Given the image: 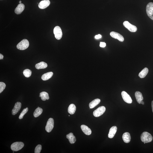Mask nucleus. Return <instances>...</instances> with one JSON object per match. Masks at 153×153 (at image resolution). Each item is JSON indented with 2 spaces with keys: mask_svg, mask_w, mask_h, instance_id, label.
I'll use <instances>...</instances> for the list:
<instances>
[{
  "mask_svg": "<svg viewBox=\"0 0 153 153\" xmlns=\"http://www.w3.org/2000/svg\"><path fill=\"white\" fill-rule=\"evenodd\" d=\"M140 138L142 142L144 143H148L152 141L153 137L149 133L145 132L142 134Z\"/></svg>",
  "mask_w": 153,
  "mask_h": 153,
  "instance_id": "f257e3e1",
  "label": "nucleus"
},
{
  "mask_svg": "<svg viewBox=\"0 0 153 153\" xmlns=\"http://www.w3.org/2000/svg\"><path fill=\"white\" fill-rule=\"evenodd\" d=\"M29 45L28 41L26 39H24L18 44L16 47L18 49L23 50L27 49Z\"/></svg>",
  "mask_w": 153,
  "mask_h": 153,
  "instance_id": "f03ea898",
  "label": "nucleus"
},
{
  "mask_svg": "<svg viewBox=\"0 0 153 153\" xmlns=\"http://www.w3.org/2000/svg\"><path fill=\"white\" fill-rule=\"evenodd\" d=\"M24 143L21 142H16L13 143L11 145V148L12 150L17 151L20 150L23 147Z\"/></svg>",
  "mask_w": 153,
  "mask_h": 153,
  "instance_id": "7ed1b4c3",
  "label": "nucleus"
},
{
  "mask_svg": "<svg viewBox=\"0 0 153 153\" xmlns=\"http://www.w3.org/2000/svg\"><path fill=\"white\" fill-rule=\"evenodd\" d=\"M146 13L148 16L153 20V3L150 2L147 5Z\"/></svg>",
  "mask_w": 153,
  "mask_h": 153,
  "instance_id": "20e7f679",
  "label": "nucleus"
},
{
  "mask_svg": "<svg viewBox=\"0 0 153 153\" xmlns=\"http://www.w3.org/2000/svg\"><path fill=\"white\" fill-rule=\"evenodd\" d=\"M106 108L104 106L98 107L94 111V116L96 117H98L102 115L105 112Z\"/></svg>",
  "mask_w": 153,
  "mask_h": 153,
  "instance_id": "39448f33",
  "label": "nucleus"
},
{
  "mask_svg": "<svg viewBox=\"0 0 153 153\" xmlns=\"http://www.w3.org/2000/svg\"><path fill=\"white\" fill-rule=\"evenodd\" d=\"M53 32L56 39L58 40H60L61 38L63 36V33L61 28L59 26H56L54 28Z\"/></svg>",
  "mask_w": 153,
  "mask_h": 153,
  "instance_id": "423d86ee",
  "label": "nucleus"
},
{
  "mask_svg": "<svg viewBox=\"0 0 153 153\" xmlns=\"http://www.w3.org/2000/svg\"><path fill=\"white\" fill-rule=\"evenodd\" d=\"M54 127V120L52 118H50L47 121L45 127V130L48 132L52 131Z\"/></svg>",
  "mask_w": 153,
  "mask_h": 153,
  "instance_id": "0eeeda50",
  "label": "nucleus"
},
{
  "mask_svg": "<svg viewBox=\"0 0 153 153\" xmlns=\"http://www.w3.org/2000/svg\"><path fill=\"white\" fill-rule=\"evenodd\" d=\"M124 26L131 32H135L137 31V28L135 26L132 25L128 21H125L123 23Z\"/></svg>",
  "mask_w": 153,
  "mask_h": 153,
  "instance_id": "6e6552de",
  "label": "nucleus"
},
{
  "mask_svg": "<svg viewBox=\"0 0 153 153\" xmlns=\"http://www.w3.org/2000/svg\"><path fill=\"white\" fill-rule=\"evenodd\" d=\"M121 95L123 99L128 104H131L132 103V100L131 96L127 92L123 91L121 92Z\"/></svg>",
  "mask_w": 153,
  "mask_h": 153,
  "instance_id": "1a4fd4ad",
  "label": "nucleus"
},
{
  "mask_svg": "<svg viewBox=\"0 0 153 153\" xmlns=\"http://www.w3.org/2000/svg\"><path fill=\"white\" fill-rule=\"evenodd\" d=\"M110 35L113 38L117 39L120 42L124 41V39L123 36L119 33L114 32H112L110 33Z\"/></svg>",
  "mask_w": 153,
  "mask_h": 153,
  "instance_id": "9d476101",
  "label": "nucleus"
},
{
  "mask_svg": "<svg viewBox=\"0 0 153 153\" xmlns=\"http://www.w3.org/2000/svg\"><path fill=\"white\" fill-rule=\"evenodd\" d=\"M21 104L20 102H17L15 104L14 107L12 110V114L15 115L17 114L18 112L20 110L21 107Z\"/></svg>",
  "mask_w": 153,
  "mask_h": 153,
  "instance_id": "9b49d317",
  "label": "nucleus"
},
{
  "mask_svg": "<svg viewBox=\"0 0 153 153\" xmlns=\"http://www.w3.org/2000/svg\"><path fill=\"white\" fill-rule=\"evenodd\" d=\"M50 2L49 0H44L39 3L38 5L39 8L41 9H43L47 8L49 6Z\"/></svg>",
  "mask_w": 153,
  "mask_h": 153,
  "instance_id": "f8f14e48",
  "label": "nucleus"
},
{
  "mask_svg": "<svg viewBox=\"0 0 153 153\" xmlns=\"http://www.w3.org/2000/svg\"><path fill=\"white\" fill-rule=\"evenodd\" d=\"M25 8V6L24 4H20L15 9V13L18 15L20 14L23 11Z\"/></svg>",
  "mask_w": 153,
  "mask_h": 153,
  "instance_id": "ddd939ff",
  "label": "nucleus"
},
{
  "mask_svg": "<svg viewBox=\"0 0 153 153\" xmlns=\"http://www.w3.org/2000/svg\"><path fill=\"white\" fill-rule=\"evenodd\" d=\"M117 131V127L113 126L111 127L110 130L108 134V137L110 138H112L114 137Z\"/></svg>",
  "mask_w": 153,
  "mask_h": 153,
  "instance_id": "4468645a",
  "label": "nucleus"
},
{
  "mask_svg": "<svg viewBox=\"0 0 153 153\" xmlns=\"http://www.w3.org/2000/svg\"><path fill=\"white\" fill-rule=\"evenodd\" d=\"M82 130L85 134L87 135H90L91 134L92 131L90 128L87 126L82 125L81 126Z\"/></svg>",
  "mask_w": 153,
  "mask_h": 153,
  "instance_id": "2eb2a0df",
  "label": "nucleus"
},
{
  "mask_svg": "<svg viewBox=\"0 0 153 153\" xmlns=\"http://www.w3.org/2000/svg\"><path fill=\"white\" fill-rule=\"evenodd\" d=\"M123 140L125 143H129L131 140V137L130 133L128 132L124 133L122 136Z\"/></svg>",
  "mask_w": 153,
  "mask_h": 153,
  "instance_id": "dca6fc26",
  "label": "nucleus"
},
{
  "mask_svg": "<svg viewBox=\"0 0 153 153\" xmlns=\"http://www.w3.org/2000/svg\"><path fill=\"white\" fill-rule=\"evenodd\" d=\"M66 138L69 139V141L72 144L75 143L76 141V138L74 135L73 133H70L66 135Z\"/></svg>",
  "mask_w": 153,
  "mask_h": 153,
  "instance_id": "f3484780",
  "label": "nucleus"
},
{
  "mask_svg": "<svg viewBox=\"0 0 153 153\" xmlns=\"http://www.w3.org/2000/svg\"><path fill=\"white\" fill-rule=\"evenodd\" d=\"M135 96L137 102L141 104V102L143 101V98L142 94L139 91H136L135 93Z\"/></svg>",
  "mask_w": 153,
  "mask_h": 153,
  "instance_id": "a211bd4d",
  "label": "nucleus"
},
{
  "mask_svg": "<svg viewBox=\"0 0 153 153\" xmlns=\"http://www.w3.org/2000/svg\"><path fill=\"white\" fill-rule=\"evenodd\" d=\"M47 67V64L44 62H41L36 65L35 67L37 69H45Z\"/></svg>",
  "mask_w": 153,
  "mask_h": 153,
  "instance_id": "6ab92c4d",
  "label": "nucleus"
},
{
  "mask_svg": "<svg viewBox=\"0 0 153 153\" xmlns=\"http://www.w3.org/2000/svg\"><path fill=\"white\" fill-rule=\"evenodd\" d=\"M53 73L50 72L43 74L42 77V79L43 81H46L48 80L52 77L53 75Z\"/></svg>",
  "mask_w": 153,
  "mask_h": 153,
  "instance_id": "aec40b11",
  "label": "nucleus"
},
{
  "mask_svg": "<svg viewBox=\"0 0 153 153\" xmlns=\"http://www.w3.org/2000/svg\"><path fill=\"white\" fill-rule=\"evenodd\" d=\"M100 102V100L99 99H96L94 100L89 104V107L90 109H92L96 107Z\"/></svg>",
  "mask_w": 153,
  "mask_h": 153,
  "instance_id": "412c9836",
  "label": "nucleus"
},
{
  "mask_svg": "<svg viewBox=\"0 0 153 153\" xmlns=\"http://www.w3.org/2000/svg\"><path fill=\"white\" fill-rule=\"evenodd\" d=\"M149 72V70L147 68H145L139 74V76L141 78H145Z\"/></svg>",
  "mask_w": 153,
  "mask_h": 153,
  "instance_id": "4be33fe9",
  "label": "nucleus"
},
{
  "mask_svg": "<svg viewBox=\"0 0 153 153\" xmlns=\"http://www.w3.org/2000/svg\"><path fill=\"white\" fill-rule=\"evenodd\" d=\"M76 110V107L74 104H71L68 107V112L71 115L74 114Z\"/></svg>",
  "mask_w": 153,
  "mask_h": 153,
  "instance_id": "5701e85b",
  "label": "nucleus"
},
{
  "mask_svg": "<svg viewBox=\"0 0 153 153\" xmlns=\"http://www.w3.org/2000/svg\"><path fill=\"white\" fill-rule=\"evenodd\" d=\"M39 96L41 98L42 100L44 101L46 100H48L49 98L48 94L45 92H41Z\"/></svg>",
  "mask_w": 153,
  "mask_h": 153,
  "instance_id": "b1692460",
  "label": "nucleus"
},
{
  "mask_svg": "<svg viewBox=\"0 0 153 153\" xmlns=\"http://www.w3.org/2000/svg\"><path fill=\"white\" fill-rule=\"evenodd\" d=\"M43 110L42 108L38 107L35 111L34 113V116L35 117H37L41 114L43 112Z\"/></svg>",
  "mask_w": 153,
  "mask_h": 153,
  "instance_id": "393cba45",
  "label": "nucleus"
},
{
  "mask_svg": "<svg viewBox=\"0 0 153 153\" xmlns=\"http://www.w3.org/2000/svg\"><path fill=\"white\" fill-rule=\"evenodd\" d=\"M32 73L31 71L28 69H25L23 71V72L24 75L26 78H29L31 76Z\"/></svg>",
  "mask_w": 153,
  "mask_h": 153,
  "instance_id": "a878e982",
  "label": "nucleus"
},
{
  "mask_svg": "<svg viewBox=\"0 0 153 153\" xmlns=\"http://www.w3.org/2000/svg\"><path fill=\"white\" fill-rule=\"evenodd\" d=\"M28 108H26L24 109L22 112L21 113L19 116V119H21L23 118V116L26 114L28 112Z\"/></svg>",
  "mask_w": 153,
  "mask_h": 153,
  "instance_id": "bb28decb",
  "label": "nucleus"
},
{
  "mask_svg": "<svg viewBox=\"0 0 153 153\" xmlns=\"http://www.w3.org/2000/svg\"><path fill=\"white\" fill-rule=\"evenodd\" d=\"M6 86V84L4 83L1 82H0V93H1L5 89Z\"/></svg>",
  "mask_w": 153,
  "mask_h": 153,
  "instance_id": "cd10ccee",
  "label": "nucleus"
},
{
  "mask_svg": "<svg viewBox=\"0 0 153 153\" xmlns=\"http://www.w3.org/2000/svg\"><path fill=\"white\" fill-rule=\"evenodd\" d=\"M42 149V146L40 145H38L36 147L35 150V153H40Z\"/></svg>",
  "mask_w": 153,
  "mask_h": 153,
  "instance_id": "c85d7f7f",
  "label": "nucleus"
},
{
  "mask_svg": "<svg viewBox=\"0 0 153 153\" xmlns=\"http://www.w3.org/2000/svg\"><path fill=\"white\" fill-rule=\"evenodd\" d=\"M100 46L101 47H104L106 46V44L105 42H100Z\"/></svg>",
  "mask_w": 153,
  "mask_h": 153,
  "instance_id": "c756f323",
  "label": "nucleus"
},
{
  "mask_svg": "<svg viewBox=\"0 0 153 153\" xmlns=\"http://www.w3.org/2000/svg\"><path fill=\"white\" fill-rule=\"evenodd\" d=\"M102 36L100 34H98L95 36V38L96 39H98L101 38Z\"/></svg>",
  "mask_w": 153,
  "mask_h": 153,
  "instance_id": "7c9ffc66",
  "label": "nucleus"
},
{
  "mask_svg": "<svg viewBox=\"0 0 153 153\" xmlns=\"http://www.w3.org/2000/svg\"><path fill=\"white\" fill-rule=\"evenodd\" d=\"M4 58V56L1 54H0V59H3Z\"/></svg>",
  "mask_w": 153,
  "mask_h": 153,
  "instance_id": "2f4dec72",
  "label": "nucleus"
},
{
  "mask_svg": "<svg viewBox=\"0 0 153 153\" xmlns=\"http://www.w3.org/2000/svg\"><path fill=\"white\" fill-rule=\"evenodd\" d=\"M151 106H152V111L153 113V101H152L151 102Z\"/></svg>",
  "mask_w": 153,
  "mask_h": 153,
  "instance_id": "473e14b6",
  "label": "nucleus"
},
{
  "mask_svg": "<svg viewBox=\"0 0 153 153\" xmlns=\"http://www.w3.org/2000/svg\"><path fill=\"white\" fill-rule=\"evenodd\" d=\"M141 104H143V105H144V103L143 101H142L141 102Z\"/></svg>",
  "mask_w": 153,
  "mask_h": 153,
  "instance_id": "72a5a7b5",
  "label": "nucleus"
},
{
  "mask_svg": "<svg viewBox=\"0 0 153 153\" xmlns=\"http://www.w3.org/2000/svg\"><path fill=\"white\" fill-rule=\"evenodd\" d=\"M19 3L21 4V1H19Z\"/></svg>",
  "mask_w": 153,
  "mask_h": 153,
  "instance_id": "f704fd0d",
  "label": "nucleus"
},
{
  "mask_svg": "<svg viewBox=\"0 0 153 153\" xmlns=\"http://www.w3.org/2000/svg\"><path fill=\"white\" fill-rule=\"evenodd\" d=\"M14 151H13V153H14Z\"/></svg>",
  "mask_w": 153,
  "mask_h": 153,
  "instance_id": "c9c22d12",
  "label": "nucleus"
}]
</instances>
